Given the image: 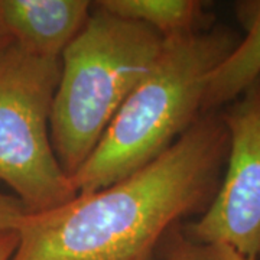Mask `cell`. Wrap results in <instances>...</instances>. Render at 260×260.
I'll return each instance as SVG.
<instances>
[{"instance_id":"6da1fadb","label":"cell","mask_w":260,"mask_h":260,"mask_svg":"<svg viewBox=\"0 0 260 260\" xmlns=\"http://www.w3.org/2000/svg\"><path fill=\"white\" fill-rule=\"evenodd\" d=\"M229 153L221 113H203L149 165L20 223L10 260H149L168 229L213 201Z\"/></svg>"},{"instance_id":"7a4b0ae2","label":"cell","mask_w":260,"mask_h":260,"mask_svg":"<svg viewBox=\"0 0 260 260\" xmlns=\"http://www.w3.org/2000/svg\"><path fill=\"white\" fill-rule=\"evenodd\" d=\"M237 42V35L223 26L165 39L152 70L71 177L77 194L112 185L171 148L203 114L208 77Z\"/></svg>"},{"instance_id":"3957f363","label":"cell","mask_w":260,"mask_h":260,"mask_svg":"<svg viewBox=\"0 0 260 260\" xmlns=\"http://www.w3.org/2000/svg\"><path fill=\"white\" fill-rule=\"evenodd\" d=\"M93 9L59 58L61 73L49 117L52 148L70 178L90 158L165 44L143 23L95 5Z\"/></svg>"},{"instance_id":"277c9868","label":"cell","mask_w":260,"mask_h":260,"mask_svg":"<svg viewBox=\"0 0 260 260\" xmlns=\"http://www.w3.org/2000/svg\"><path fill=\"white\" fill-rule=\"evenodd\" d=\"M59 73V59L30 55L15 44L0 59V181L28 213L52 210L77 195L49 135Z\"/></svg>"},{"instance_id":"5b68a950","label":"cell","mask_w":260,"mask_h":260,"mask_svg":"<svg viewBox=\"0 0 260 260\" xmlns=\"http://www.w3.org/2000/svg\"><path fill=\"white\" fill-rule=\"evenodd\" d=\"M229 132L223 181L185 237L260 257V81L221 113Z\"/></svg>"},{"instance_id":"8992f818","label":"cell","mask_w":260,"mask_h":260,"mask_svg":"<svg viewBox=\"0 0 260 260\" xmlns=\"http://www.w3.org/2000/svg\"><path fill=\"white\" fill-rule=\"evenodd\" d=\"M91 8L85 0H0V19L20 49L59 59L85 25Z\"/></svg>"},{"instance_id":"52a82bcc","label":"cell","mask_w":260,"mask_h":260,"mask_svg":"<svg viewBox=\"0 0 260 260\" xmlns=\"http://www.w3.org/2000/svg\"><path fill=\"white\" fill-rule=\"evenodd\" d=\"M237 15L246 37L214 68L203 99V113L234 103L260 81V0L239 2Z\"/></svg>"},{"instance_id":"ba28073f","label":"cell","mask_w":260,"mask_h":260,"mask_svg":"<svg viewBox=\"0 0 260 260\" xmlns=\"http://www.w3.org/2000/svg\"><path fill=\"white\" fill-rule=\"evenodd\" d=\"M95 6L123 19L146 25L164 39L203 30L207 15L198 0H102Z\"/></svg>"},{"instance_id":"9c48e42d","label":"cell","mask_w":260,"mask_h":260,"mask_svg":"<svg viewBox=\"0 0 260 260\" xmlns=\"http://www.w3.org/2000/svg\"><path fill=\"white\" fill-rule=\"evenodd\" d=\"M167 260H253L229 246L215 243H197L179 236L168 253Z\"/></svg>"},{"instance_id":"30bf717a","label":"cell","mask_w":260,"mask_h":260,"mask_svg":"<svg viewBox=\"0 0 260 260\" xmlns=\"http://www.w3.org/2000/svg\"><path fill=\"white\" fill-rule=\"evenodd\" d=\"M28 210L16 197L0 192V232H16Z\"/></svg>"},{"instance_id":"8fae6325","label":"cell","mask_w":260,"mask_h":260,"mask_svg":"<svg viewBox=\"0 0 260 260\" xmlns=\"http://www.w3.org/2000/svg\"><path fill=\"white\" fill-rule=\"evenodd\" d=\"M18 246V233L0 232V260H10Z\"/></svg>"},{"instance_id":"7c38bea8","label":"cell","mask_w":260,"mask_h":260,"mask_svg":"<svg viewBox=\"0 0 260 260\" xmlns=\"http://www.w3.org/2000/svg\"><path fill=\"white\" fill-rule=\"evenodd\" d=\"M13 44H15L13 39H12V37L9 35V32L6 30L3 22H2V19H0V59L3 58V55L8 52V49H9Z\"/></svg>"},{"instance_id":"4fadbf2b","label":"cell","mask_w":260,"mask_h":260,"mask_svg":"<svg viewBox=\"0 0 260 260\" xmlns=\"http://www.w3.org/2000/svg\"><path fill=\"white\" fill-rule=\"evenodd\" d=\"M257 260H260V257H259V259H257Z\"/></svg>"}]
</instances>
